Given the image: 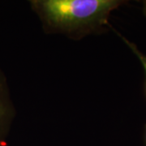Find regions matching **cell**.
Instances as JSON below:
<instances>
[{"label": "cell", "mask_w": 146, "mask_h": 146, "mask_svg": "<svg viewBox=\"0 0 146 146\" xmlns=\"http://www.w3.org/2000/svg\"><path fill=\"white\" fill-rule=\"evenodd\" d=\"M145 142H146V125H145Z\"/></svg>", "instance_id": "4"}, {"label": "cell", "mask_w": 146, "mask_h": 146, "mask_svg": "<svg viewBox=\"0 0 146 146\" xmlns=\"http://www.w3.org/2000/svg\"><path fill=\"white\" fill-rule=\"evenodd\" d=\"M13 117L14 108L9 98L5 77L0 72V146L6 145V137Z\"/></svg>", "instance_id": "2"}, {"label": "cell", "mask_w": 146, "mask_h": 146, "mask_svg": "<svg viewBox=\"0 0 146 146\" xmlns=\"http://www.w3.org/2000/svg\"><path fill=\"white\" fill-rule=\"evenodd\" d=\"M125 2L119 0H33L32 9L48 33H62L79 40L101 33L109 25L111 11Z\"/></svg>", "instance_id": "1"}, {"label": "cell", "mask_w": 146, "mask_h": 146, "mask_svg": "<svg viewBox=\"0 0 146 146\" xmlns=\"http://www.w3.org/2000/svg\"><path fill=\"white\" fill-rule=\"evenodd\" d=\"M117 33V32H116ZM117 34L119 35V36L123 40V42H125L126 44L129 46L131 50H132V52L134 53L136 55V57L139 58V60L141 61V64H142V66H143V68H144V71H145V77H146V56L143 54L142 52H141L140 50H139V49L136 47V46L134 44V43H132V42H129L127 38H125L124 36H123L122 35H120L119 33H117ZM145 94H146V80H145Z\"/></svg>", "instance_id": "3"}]
</instances>
